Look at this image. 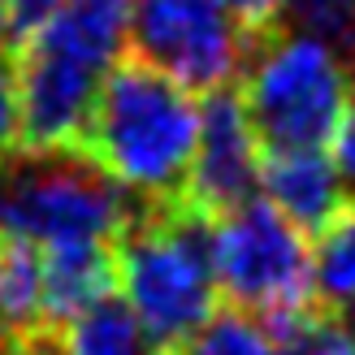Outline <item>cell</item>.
Masks as SVG:
<instances>
[{
  "label": "cell",
  "mask_w": 355,
  "mask_h": 355,
  "mask_svg": "<svg viewBox=\"0 0 355 355\" xmlns=\"http://www.w3.org/2000/svg\"><path fill=\"white\" fill-rule=\"evenodd\" d=\"M200 139V104L178 78L135 52L100 74L78 148L144 200H173L187 191V173Z\"/></svg>",
  "instance_id": "1"
},
{
  "label": "cell",
  "mask_w": 355,
  "mask_h": 355,
  "mask_svg": "<svg viewBox=\"0 0 355 355\" xmlns=\"http://www.w3.org/2000/svg\"><path fill=\"white\" fill-rule=\"evenodd\" d=\"M212 239L217 217L173 195V200H139L126 230L113 239L117 286L161 355H173L212 312L221 291L212 277Z\"/></svg>",
  "instance_id": "2"
},
{
  "label": "cell",
  "mask_w": 355,
  "mask_h": 355,
  "mask_svg": "<svg viewBox=\"0 0 355 355\" xmlns=\"http://www.w3.org/2000/svg\"><path fill=\"white\" fill-rule=\"evenodd\" d=\"M144 195L113 182L78 144L13 148L0 156V239L48 252L113 243Z\"/></svg>",
  "instance_id": "3"
},
{
  "label": "cell",
  "mask_w": 355,
  "mask_h": 355,
  "mask_svg": "<svg viewBox=\"0 0 355 355\" xmlns=\"http://www.w3.org/2000/svg\"><path fill=\"white\" fill-rule=\"evenodd\" d=\"M234 87L260 152H291L329 144L355 96V74L325 40L269 26L252 35Z\"/></svg>",
  "instance_id": "4"
},
{
  "label": "cell",
  "mask_w": 355,
  "mask_h": 355,
  "mask_svg": "<svg viewBox=\"0 0 355 355\" xmlns=\"http://www.w3.org/2000/svg\"><path fill=\"white\" fill-rule=\"evenodd\" d=\"M212 277L230 308L273 316L308 308L312 299V247L273 204L252 200L217 217L212 239Z\"/></svg>",
  "instance_id": "5"
},
{
  "label": "cell",
  "mask_w": 355,
  "mask_h": 355,
  "mask_svg": "<svg viewBox=\"0 0 355 355\" xmlns=\"http://www.w3.org/2000/svg\"><path fill=\"white\" fill-rule=\"evenodd\" d=\"M252 31L221 0H135L130 52L161 65L187 92L204 96L239 78Z\"/></svg>",
  "instance_id": "6"
},
{
  "label": "cell",
  "mask_w": 355,
  "mask_h": 355,
  "mask_svg": "<svg viewBox=\"0 0 355 355\" xmlns=\"http://www.w3.org/2000/svg\"><path fill=\"white\" fill-rule=\"evenodd\" d=\"M260 195V144L243 113L239 87H212L200 104V139L187 173L182 200L204 208L208 217H225Z\"/></svg>",
  "instance_id": "7"
},
{
  "label": "cell",
  "mask_w": 355,
  "mask_h": 355,
  "mask_svg": "<svg viewBox=\"0 0 355 355\" xmlns=\"http://www.w3.org/2000/svg\"><path fill=\"white\" fill-rule=\"evenodd\" d=\"M9 65L17 83V117H22L17 148L78 144L104 69H92L48 48H26Z\"/></svg>",
  "instance_id": "8"
},
{
  "label": "cell",
  "mask_w": 355,
  "mask_h": 355,
  "mask_svg": "<svg viewBox=\"0 0 355 355\" xmlns=\"http://www.w3.org/2000/svg\"><path fill=\"white\" fill-rule=\"evenodd\" d=\"M260 195L304 234H321L347 204H355L325 148L260 152Z\"/></svg>",
  "instance_id": "9"
},
{
  "label": "cell",
  "mask_w": 355,
  "mask_h": 355,
  "mask_svg": "<svg viewBox=\"0 0 355 355\" xmlns=\"http://www.w3.org/2000/svg\"><path fill=\"white\" fill-rule=\"evenodd\" d=\"M130 5L135 0H65L31 48H48L92 69H109L130 44Z\"/></svg>",
  "instance_id": "10"
},
{
  "label": "cell",
  "mask_w": 355,
  "mask_h": 355,
  "mask_svg": "<svg viewBox=\"0 0 355 355\" xmlns=\"http://www.w3.org/2000/svg\"><path fill=\"white\" fill-rule=\"evenodd\" d=\"M117 291L113 243H69L44 252V325L61 329L100 295Z\"/></svg>",
  "instance_id": "11"
},
{
  "label": "cell",
  "mask_w": 355,
  "mask_h": 355,
  "mask_svg": "<svg viewBox=\"0 0 355 355\" xmlns=\"http://www.w3.org/2000/svg\"><path fill=\"white\" fill-rule=\"evenodd\" d=\"M61 355H161L126 295H100L57 329Z\"/></svg>",
  "instance_id": "12"
},
{
  "label": "cell",
  "mask_w": 355,
  "mask_h": 355,
  "mask_svg": "<svg viewBox=\"0 0 355 355\" xmlns=\"http://www.w3.org/2000/svg\"><path fill=\"white\" fill-rule=\"evenodd\" d=\"M44 329V252L0 239V338H26Z\"/></svg>",
  "instance_id": "13"
},
{
  "label": "cell",
  "mask_w": 355,
  "mask_h": 355,
  "mask_svg": "<svg viewBox=\"0 0 355 355\" xmlns=\"http://www.w3.org/2000/svg\"><path fill=\"white\" fill-rule=\"evenodd\" d=\"M312 299L329 316L355 308V204L329 221L312 247Z\"/></svg>",
  "instance_id": "14"
},
{
  "label": "cell",
  "mask_w": 355,
  "mask_h": 355,
  "mask_svg": "<svg viewBox=\"0 0 355 355\" xmlns=\"http://www.w3.org/2000/svg\"><path fill=\"white\" fill-rule=\"evenodd\" d=\"M173 355H269V338L252 312L217 308Z\"/></svg>",
  "instance_id": "15"
},
{
  "label": "cell",
  "mask_w": 355,
  "mask_h": 355,
  "mask_svg": "<svg viewBox=\"0 0 355 355\" xmlns=\"http://www.w3.org/2000/svg\"><path fill=\"white\" fill-rule=\"evenodd\" d=\"M282 22L325 40L355 74V0H282Z\"/></svg>",
  "instance_id": "16"
},
{
  "label": "cell",
  "mask_w": 355,
  "mask_h": 355,
  "mask_svg": "<svg viewBox=\"0 0 355 355\" xmlns=\"http://www.w3.org/2000/svg\"><path fill=\"white\" fill-rule=\"evenodd\" d=\"M65 0H0V17H5V40H9V61L17 52H26L48 22L61 13Z\"/></svg>",
  "instance_id": "17"
},
{
  "label": "cell",
  "mask_w": 355,
  "mask_h": 355,
  "mask_svg": "<svg viewBox=\"0 0 355 355\" xmlns=\"http://www.w3.org/2000/svg\"><path fill=\"white\" fill-rule=\"evenodd\" d=\"M329 161H334V169H338L347 195L355 200V96H351V104L343 109L338 126H334V135H329Z\"/></svg>",
  "instance_id": "18"
},
{
  "label": "cell",
  "mask_w": 355,
  "mask_h": 355,
  "mask_svg": "<svg viewBox=\"0 0 355 355\" xmlns=\"http://www.w3.org/2000/svg\"><path fill=\"white\" fill-rule=\"evenodd\" d=\"M17 130H22V117H17V83H13V65H0V156L17 148Z\"/></svg>",
  "instance_id": "19"
},
{
  "label": "cell",
  "mask_w": 355,
  "mask_h": 355,
  "mask_svg": "<svg viewBox=\"0 0 355 355\" xmlns=\"http://www.w3.org/2000/svg\"><path fill=\"white\" fill-rule=\"evenodd\" d=\"M221 5L239 17L243 31H269V26H282V0H221Z\"/></svg>",
  "instance_id": "20"
},
{
  "label": "cell",
  "mask_w": 355,
  "mask_h": 355,
  "mask_svg": "<svg viewBox=\"0 0 355 355\" xmlns=\"http://www.w3.org/2000/svg\"><path fill=\"white\" fill-rule=\"evenodd\" d=\"M0 355H61V343H57V329H35L26 338H9L0 343Z\"/></svg>",
  "instance_id": "21"
},
{
  "label": "cell",
  "mask_w": 355,
  "mask_h": 355,
  "mask_svg": "<svg viewBox=\"0 0 355 355\" xmlns=\"http://www.w3.org/2000/svg\"><path fill=\"white\" fill-rule=\"evenodd\" d=\"M321 355H355V338L347 334V325L338 321V316H334V329H329V338H325Z\"/></svg>",
  "instance_id": "22"
},
{
  "label": "cell",
  "mask_w": 355,
  "mask_h": 355,
  "mask_svg": "<svg viewBox=\"0 0 355 355\" xmlns=\"http://www.w3.org/2000/svg\"><path fill=\"white\" fill-rule=\"evenodd\" d=\"M0 65H9V40H5V17H0Z\"/></svg>",
  "instance_id": "23"
},
{
  "label": "cell",
  "mask_w": 355,
  "mask_h": 355,
  "mask_svg": "<svg viewBox=\"0 0 355 355\" xmlns=\"http://www.w3.org/2000/svg\"><path fill=\"white\" fill-rule=\"evenodd\" d=\"M338 321L347 325V334H351V338H355V308H351V312H343V316H338Z\"/></svg>",
  "instance_id": "24"
},
{
  "label": "cell",
  "mask_w": 355,
  "mask_h": 355,
  "mask_svg": "<svg viewBox=\"0 0 355 355\" xmlns=\"http://www.w3.org/2000/svg\"><path fill=\"white\" fill-rule=\"evenodd\" d=\"M0 343H5V338H0Z\"/></svg>",
  "instance_id": "25"
}]
</instances>
